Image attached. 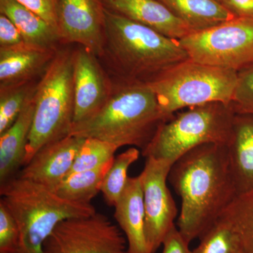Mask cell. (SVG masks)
I'll use <instances>...</instances> for the list:
<instances>
[{
    "instance_id": "obj_29",
    "label": "cell",
    "mask_w": 253,
    "mask_h": 253,
    "mask_svg": "<svg viewBox=\"0 0 253 253\" xmlns=\"http://www.w3.org/2000/svg\"><path fill=\"white\" fill-rule=\"evenodd\" d=\"M36 13L58 32V8L59 0H16Z\"/></svg>"
},
{
    "instance_id": "obj_16",
    "label": "cell",
    "mask_w": 253,
    "mask_h": 253,
    "mask_svg": "<svg viewBox=\"0 0 253 253\" xmlns=\"http://www.w3.org/2000/svg\"><path fill=\"white\" fill-rule=\"evenodd\" d=\"M114 207V217L126 237L128 253H152L146 237L140 175L129 178Z\"/></svg>"
},
{
    "instance_id": "obj_20",
    "label": "cell",
    "mask_w": 253,
    "mask_h": 253,
    "mask_svg": "<svg viewBox=\"0 0 253 253\" xmlns=\"http://www.w3.org/2000/svg\"><path fill=\"white\" fill-rule=\"evenodd\" d=\"M193 32L235 17L216 0H160Z\"/></svg>"
},
{
    "instance_id": "obj_26",
    "label": "cell",
    "mask_w": 253,
    "mask_h": 253,
    "mask_svg": "<svg viewBox=\"0 0 253 253\" xmlns=\"http://www.w3.org/2000/svg\"><path fill=\"white\" fill-rule=\"evenodd\" d=\"M118 149L116 146L106 141L95 138H85L68 174L96 169L104 166L114 159Z\"/></svg>"
},
{
    "instance_id": "obj_31",
    "label": "cell",
    "mask_w": 253,
    "mask_h": 253,
    "mask_svg": "<svg viewBox=\"0 0 253 253\" xmlns=\"http://www.w3.org/2000/svg\"><path fill=\"white\" fill-rule=\"evenodd\" d=\"M189 245L174 226L163 241L162 253H192Z\"/></svg>"
},
{
    "instance_id": "obj_21",
    "label": "cell",
    "mask_w": 253,
    "mask_h": 253,
    "mask_svg": "<svg viewBox=\"0 0 253 253\" xmlns=\"http://www.w3.org/2000/svg\"><path fill=\"white\" fill-rule=\"evenodd\" d=\"M113 160L96 169L68 174L54 192L68 201L91 204V200L101 192L104 176L112 166Z\"/></svg>"
},
{
    "instance_id": "obj_14",
    "label": "cell",
    "mask_w": 253,
    "mask_h": 253,
    "mask_svg": "<svg viewBox=\"0 0 253 253\" xmlns=\"http://www.w3.org/2000/svg\"><path fill=\"white\" fill-rule=\"evenodd\" d=\"M106 9L163 36L181 40L192 33L160 0H103Z\"/></svg>"
},
{
    "instance_id": "obj_9",
    "label": "cell",
    "mask_w": 253,
    "mask_h": 253,
    "mask_svg": "<svg viewBox=\"0 0 253 253\" xmlns=\"http://www.w3.org/2000/svg\"><path fill=\"white\" fill-rule=\"evenodd\" d=\"M43 253H128L123 233L100 212L68 218L57 224Z\"/></svg>"
},
{
    "instance_id": "obj_10",
    "label": "cell",
    "mask_w": 253,
    "mask_h": 253,
    "mask_svg": "<svg viewBox=\"0 0 253 253\" xmlns=\"http://www.w3.org/2000/svg\"><path fill=\"white\" fill-rule=\"evenodd\" d=\"M172 165L164 160L146 158L139 174L146 218V234L150 249L155 253L162 246L175 225L177 208L167 181Z\"/></svg>"
},
{
    "instance_id": "obj_3",
    "label": "cell",
    "mask_w": 253,
    "mask_h": 253,
    "mask_svg": "<svg viewBox=\"0 0 253 253\" xmlns=\"http://www.w3.org/2000/svg\"><path fill=\"white\" fill-rule=\"evenodd\" d=\"M101 59L106 61L115 78L149 83L189 57L178 40L106 9Z\"/></svg>"
},
{
    "instance_id": "obj_28",
    "label": "cell",
    "mask_w": 253,
    "mask_h": 253,
    "mask_svg": "<svg viewBox=\"0 0 253 253\" xmlns=\"http://www.w3.org/2000/svg\"><path fill=\"white\" fill-rule=\"evenodd\" d=\"M17 222L0 200V253H15L19 243Z\"/></svg>"
},
{
    "instance_id": "obj_17",
    "label": "cell",
    "mask_w": 253,
    "mask_h": 253,
    "mask_svg": "<svg viewBox=\"0 0 253 253\" xmlns=\"http://www.w3.org/2000/svg\"><path fill=\"white\" fill-rule=\"evenodd\" d=\"M226 146L236 196L253 190V115L236 114Z\"/></svg>"
},
{
    "instance_id": "obj_7",
    "label": "cell",
    "mask_w": 253,
    "mask_h": 253,
    "mask_svg": "<svg viewBox=\"0 0 253 253\" xmlns=\"http://www.w3.org/2000/svg\"><path fill=\"white\" fill-rule=\"evenodd\" d=\"M237 71L185 60L149 82L163 116L212 102L230 104Z\"/></svg>"
},
{
    "instance_id": "obj_15",
    "label": "cell",
    "mask_w": 253,
    "mask_h": 253,
    "mask_svg": "<svg viewBox=\"0 0 253 253\" xmlns=\"http://www.w3.org/2000/svg\"><path fill=\"white\" fill-rule=\"evenodd\" d=\"M57 49H41L26 44L0 48V88L38 81Z\"/></svg>"
},
{
    "instance_id": "obj_32",
    "label": "cell",
    "mask_w": 253,
    "mask_h": 253,
    "mask_svg": "<svg viewBox=\"0 0 253 253\" xmlns=\"http://www.w3.org/2000/svg\"><path fill=\"white\" fill-rule=\"evenodd\" d=\"M235 17L253 18V0H216Z\"/></svg>"
},
{
    "instance_id": "obj_30",
    "label": "cell",
    "mask_w": 253,
    "mask_h": 253,
    "mask_svg": "<svg viewBox=\"0 0 253 253\" xmlns=\"http://www.w3.org/2000/svg\"><path fill=\"white\" fill-rule=\"evenodd\" d=\"M26 44L21 33L9 18L0 14V48H12Z\"/></svg>"
},
{
    "instance_id": "obj_13",
    "label": "cell",
    "mask_w": 253,
    "mask_h": 253,
    "mask_svg": "<svg viewBox=\"0 0 253 253\" xmlns=\"http://www.w3.org/2000/svg\"><path fill=\"white\" fill-rule=\"evenodd\" d=\"M84 138L68 135L42 147L18 176L55 191L69 174Z\"/></svg>"
},
{
    "instance_id": "obj_4",
    "label": "cell",
    "mask_w": 253,
    "mask_h": 253,
    "mask_svg": "<svg viewBox=\"0 0 253 253\" xmlns=\"http://www.w3.org/2000/svg\"><path fill=\"white\" fill-rule=\"evenodd\" d=\"M0 195L19 229L15 253H43L44 242L59 223L96 212L91 204L63 199L45 186L18 175L1 184Z\"/></svg>"
},
{
    "instance_id": "obj_25",
    "label": "cell",
    "mask_w": 253,
    "mask_h": 253,
    "mask_svg": "<svg viewBox=\"0 0 253 253\" xmlns=\"http://www.w3.org/2000/svg\"><path fill=\"white\" fill-rule=\"evenodd\" d=\"M38 81L0 88V134L16 121L36 91Z\"/></svg>"
},
{
    "instance_id": "obj_27",
    "label": "cell",
    "mask_w": 253,
    "mask_h": 253,
    "mask_svg": "<svg viewBox=\"0 0 253 253\" xmlns=\"http://www.w3.org/2000/svg\"><path fill=\"white\" fill-rule=\"evenodd\" d=\"M231 104L236 114L253 115V63L237 71Z\"/></svg>"
},
{
    "instance_id": "obj_1",
    "label": "cell",
    "mask_w": 253,
    "mask_h": 253,
    "mask_svg": "<svg viewBox=\"0 0 253 253\" xmlns=\"http://www.w3.org/2000/svg\"><path fill=\"white\" fill-rule=\"evenodd\" d=\"M168 181L181 199L176 227L189 244L236 196L226 145L205 144L186 153L173 163Z\"/></svg>"
},
{
    "instance_id": "obj_6",
    "label": "cell",
    "mask_w": 253,
    "mask_h": 253,
    "mask_svg": "<svg viewBox=\"0 0 253 253\" xmlns=\"http://www.w3.org/2000/svg\"><path fill=\"white\" fill-rule=\"evenodd\" d=\"M236 114L231 103L223 102L208 103L178 111L159 126L141 154L173 165L202 145H226Z\"/></svg>"
},
{
    "instance_id": "obj_11",
    "label": "cell",
    "mask_w": 253,
    "mask_h": 253,
    "mask_svg": "<svg viewBox=\"0 0 253 253\" xmlns=\"http://www.w3.org/2000/svg\"><path fill=\"white\" fill-rule=\"evenodd\" d=\"M106 11L103 0H59L61 44H77L101 58L106 37Z\"/></svg>"
},
{
    "instance_id": "obj_24",
    "label": "cell",
    "mask_w": 253,
    "mask_h": 253,
    "mask_svg": "<svg viewBox=\"0 0 253 253\" xmlns=\"http://www.w3.org/2000/svg\"><path fill=\"white\" fill-rule=\"evenodd\" d=\"M199 239L192 253H245L235 229L221 217Z\"/></svg>"
},
{
    "instance_id": "obj_12",
    "label": "cell",
    "mask_w": 253,
    "mask_h": 253,
    "mask_svg": "<svg viewBox=\"0 0 253 253\" xmlns=\"http://www.w3.org/2000/svg\"><path fill=\"white\" fill-rule=\"evenodd\" d=\"M99 59L83 46H78L73 50V124L82 122L97 112L112 91L113 79L106 72Z\"/></svg>"
},
{
    "instance_id": "obj_18",
    "label": "cell",
    "mask_w": 253,
    "mask_h": 253,
    "mask_svg": "<svg viewBox=\"0 0 253 253\" xmlns=\"http://www.w3.org/2000/svg\"><path fill=\"white\" fill-rule=\"evenodd\" d=\"M34 94L28 99L14 124L0 134L1 184L17 176L19 168L24 166L26 147L34 118Z\"/></svg>"
},
{
    "instance_id": "obj_5",
    "label": "cell",
    "mask_w": 253,
    "mask_h": 253,
    "mask_svg": "<svg viewBox=\"0 0 253 253\" xmlns=\"http://www.w3.org/2000/svg\"><path fill=\"white\" fill-rule=\"evenodd\" d=\"M73 50L58 48L38 82L24 166L42 147L69 135L75 111Z\"/></svg>"
},
{
    "instance_id": "obj_23",
    "label": "cell",
    "mask_w": 253,
    "mask_h": 253,
    "mask_svg": "<svg viewBox=\"0 0 253 253\" xmlns=\"http://www.w3.org/2000/svg\"><path fill=\"white\" fill-rule=\"evenodd\" d=\"M220 217L235 229L245 253H253V190L237 195Z\"/></svg>"
},
{
    "instance_id": "obj_2",
    "label": "cell",
    "mask_w": 253,
    "mask_h": 253,
    "mask_svg": "<svg viewBox=\"0 0 253 253\" xmlns=\"http://www.w3.org/2000/svg\"><path fill=\"white\" fill-rule=\"evenodd\" d=\"M113 79L107 101L90 117L73 124L69 135L95 138L118 149L130 146L143 151L168 120L148 83Z\"/></svg>"
},
{
    "instance_id": "obj_8",
    "label": "cell",
    "mask_w": 253,
    "mask_h": 253,
    "mask_svg": "<svg viewBox=\"0 0 253 253\" xmlns=\"http://www.w3.org/2000/svg\"><path fill=\"white\" fill-rule=\"evenodd\" d=\"M179 42L196 62L239 71L253 63V18L234 17Z\"/></svg>"
},
{
    "instance_id": "obj_19",
    "label": "cell",
    "mask_w": 253,
    "mask_h": 253,
    "mask_svg": "<svg viewBox=\"0 0 253 253\" xmlns=\"http://www.w3.org/2000/svg\"><path fill=\"white\" fill-rule=\"evenodd\" d=\"M0 14L11 20L28 45L41 49L59 48V33L36 13L16 0H0Z\"/></svg>"
},
{
    "instance_id": "obj_22",
    "label": "cell",
    "mask_w": 253,
    "mask_h": 253,
    "mask_svg": "<svg viewBox=\"0 0 253 253\" xmlns=\"http://www.w3.org/2000/svg\"><path fill=\"white\" fill-rule=\"evenodd\" d=\"M139 155L140 151L137 148L130 147L115 156L101 187V193L109 206L114 207L122 196L129 180V168L139 159Z\"/></svg>"
}]
</instances>
